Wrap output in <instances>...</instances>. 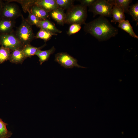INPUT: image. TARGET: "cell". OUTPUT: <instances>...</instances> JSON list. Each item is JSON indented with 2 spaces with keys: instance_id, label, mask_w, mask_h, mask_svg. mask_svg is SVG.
Segmentation results:
<instances>
[{
  "instance_id": "6da1fadb",
  "label": "cell",
  "mask_w": 138,
  "mask_h": 138,
  "mask_svg": "<svg viewBox=\"0 0 138 138\" xmlns=\"http://www.w3.org/2000/svg\"><path fill=\"white\" fill-rule=\"evenodd\" d=\"M84 31L99 41H106L115 37L118 33V29L114 27L104 17L98 18L88 23H85Z\"/></svg>"
},
{
  "instance_id": "7a4b0ae2",
  "label": "cell",
  "mask_w": 138,
  "mask_h": 138,
  "mask_svg": "<svg viewBox=\"0 0 138 138\" xmlns=\"http://www.w3.org/2000/svg\"><path fill=\"white\" fill-rule=\"evenodd\" d=\"M87 7L77 5L68 9L66 13L65 24H85L87 16Z\"/></svg>"
},
{
  "instance_id": "3957f363",
  "label": "cell",
  "mask_w": 138,
  "mask_h": 138,
  "mask_svg": "<svg viewBox=\"0 0 138 138\" xmlns=\"http://www.w3.org/2000/svg\"><path fill=\"white\" fill-rule=\"evenodd\" d=\"M22 20L20 26L17 27L14 34L23 46L30 44L35 38L32 26L27 21L22 15Z\"/></svg>"
},
{
  "instance_id": "277c9868",
  "label": "cell",
  "mask_w": 138,
  "mask_h": 138,
  "mask_svg": "<svg viewBox=\"0 0 138 138\" xmlns=\"http://www.w3.org/2000/svg\"><path fill=\"white\" fill-rule=\"evenodd\" d=\"M89 7V10L93 13L94 17L98 15L104 17L112 16V6L107 1L96 0Z\"/></svg>"
},
{
  "instance_id": "5b68a950",
  "label": "cell",
  "mask_w": 138,
  "mask_h": 138,
  "mask_svg": "<svg viewBox=\"0 0 138 138\" xmlns=\"http://www.w3.org/2000/svg\"><path fill=\"white\" fill-rule=\"evenodd\" d=\"M22 15L21 11L16 4L7 2L4 3L0 14V18L15 20Z\"/></svg>"
},
{
  "instance_id": "8992f818",
  "label": "cell",
  "mask_w": 138,
  "mask_h": 138,
  "mask_svg": "<svg viewBox=\"0 0 138 138\" xmlns=\"http://www.w3.org/2000/svg\"><path fill=\"white\" fill-rule=\"evenodd\" d=\"M55 61L66 68H71L74 67L85 68L79 65L76 59L66 52H59L56 54Z\"/></svg>"
},
{
  "instance_id": "52a82bcc",
  "label": "cell",
  "mask_w": 138,
  "mask_h": 138,
  "mask_svg": "<svg viewBox=\"0 0 138 138\" xmlns=\"http://www.w3.org/2000/svg\"><path fill=\"white\" fill-rule=\"evenodd\" d=\"M0 45L9 49L12 51L23 47L14 32L7 34H0Z\"/></svg>"
},
{
  "instance_id": "ba28073f",
  "label": "cell",
  "mask_w": 138,
  "mask_h": 138,
  "mask_svg": "<svg viewBox=\"0 0 138 138\" xmlns=\"http://www.w3.org/2000/svg\"><path fill=\"white\" fill-rule=\"evenodd\" d=\"M15 23V20L0 18V34H7L14 32L13 28Z\"/></svg>"
},
{
  "instance_id": "9c48e42d",
  "label": "cell",
  "mask_w": 138,
  "mask_h": 138,
  "mask_svg": "<svg viewBox=\"0 0 138 138\" xmlns=\"http://www.w3.org/2000/svg\"><path fill=\"white\" fill-rule=\"evenodd\" d=\"M34 4L49 13L59 7L55 0H35Z\"/></svg>"
},
{
  "instance_id": "30bf717a",
  "label": "cell",
  "mask_w": 138,
  "mask_h": 138,
  "mask_svg": "<svg viewBox=\"0 0 138 138\" xmlns=\"http://www.w3.org/2000/svg\"><path fill=\"white\" fill-rule=\"evenodd\" d=\"M63 9L58 7L49 13L51 17L58 24L63 26L66 17V13Z\"/></svg>"
},
{
  "instance_id": "8fae6325",
  "label": "cell",
  "mask_w": 138,
  "mask_h": 138,
  "mask_svg": "<svg viewBox=\"0 0 138 138\" xmlns=\"http://www.w3.org/2000/svg\"><path fill=\"white\" fill-rule=\"evenodd\" d=\"M22 48H19L13 51L11 53L9 60L15 64H22L27 58L24 54Z\"/></svg>"
},
{
  "instance_id": "7c38bea8",
  "label": "cell",
  "mask_w": 138,
  "mask_h": 138,
  "mask_svg": "<svg viewBox=\"0 0 138 138\" xmlns=\"http://www.w3.org/2000/svg\"><path fill=\"white\" fill-rule=\"evenodd\" d=\"M29 11L40 20L47 19L49 15V13L34 4L30 7Z\"/></svg>"
},
{
  "instance_id": "4fadbf2b",
  "label": "cell",
  "mask_w": 138,
  "mask_h": 138,
  "mask_svg": "<svg viewBox=\"0 0 138 138\" xmlns=\"http://www.w3.org/2000/svg\"><path fill=\"white\" fill-rule=\"evenodd\" d=\"M37 27L40 29L54 33H61L62 31L57 29L55 25L48 19L40 20Z\"/></svg>"
},
{
  "instance_id": "5bb4252c",
  "label": "cell",
  "mask_w": 138,
  "mask_h": 138,
  "mask_svg": "<svg viewBox=\"0 0 138 138\" xmlns=\"http://www.w3.org/2000/svg\"><path fill=\"white\" fill-rule=\"evenodd\" d=\"M123 10L115 6H112V15L113 17L111 22L116 24L125 20V16Z\"/></svg>"
},
{
  "instance_id": "9a60e30c",
  "label": "cell",
  "mask_w": 138,
  "mask_h": 138,
  "mask_svg": "<svg viewBox=\"0 0 138 138\" xmlns=\"http://www.w3.org/2000/svg\"><path fill=\"white\" fill-rule=\"evenodd\" d=\"M55 49L54 46L50 49L44 51L39 50L36 53L35 55L38 56L39 59L40 64L41 65L49 59L51 54L55 52Z\"/></svg>"
},
{
  "instance_id": "2e32d148",
  "label": "cell",
  "mask_w": 138,
  "mask_h": 138,
  "mask_svg": "<svg viewBox=\"0 0 138 138\" xmlns=\"http://www.w3.org/2000/svg\"><path fill=\"white\" fill-rule=\"evenodd\" d=\"M108 2L112 6H117L122 9L124 13H128L130 3L132 2L131 0H108Z\"/></svg>"
},
{
  "instance_id": "e0dca14e",
  "label": "cell",
  "mask_w": 138,
  "mask_h": 138,
  "mask_svg": "<svg viewBox=\"0 0 138 138\" xmlns=\"http://www.w3.org/2000/svg\"><path fill=\"white\" fill-rule=\"evenodd\" d=\"M46 45V44L45 43L41 47H36L29 44L24 46L22 48V50L27 58L28 57H30L35 55L38 51L41 50Z\"/></svg>"
},
{
  "instance_id": "ac0fdd59",
  "label": "cell",
  "mask_w": 138,
  "mask_h": 138,
  "mask_svg": "<svg viewBox=\"0 0 138 138\" xmlns=\"http://www.w3.org/2000/svg\"><path fill=\"white\" fill-rule=\"evenodd\" d=\"M118 27L128 33L131 36L138 38V36L134 32L132 27L128 20H124L119 23Z\"/></svg>"
},
{
  "instance_id": "d6986e66",
  "label": "cell",
  "mask_w": 138,
  "mask_h": 138,
  "mask_svg": "<svg viewBox=\"0 0 138 138\" xmlns=\"http://www.w3.org/2000/svg\"><path fill=\"white\" fill-rule=\"evenodd\" d=\"M57 34L40 29L38 32L35 38L43 39L45 42L50 40L53 36H57Z\"/></svg>"
},
{
  "instance_id": "ffe728a7",
  "label": "cell",
  "mask_w": 138,
  "mask_h": 138,
  "mask_svg": "<svg viewBox=\"0 0 138 138\" xmlns=\"http://www.w3.org/2000/svg\"><path fill=\"white\" fill-rule=\"evenodd\" d=\"M12 51L9 49L1 46L0 47V64L9 60Z\"/></svg>"
},
{
  "instance_id": "44dd1931",
  "label": "cell",
  "mask_w": 138,
  "mask_h": 138,
  "mask_svg": "<svg viewBox=\"0 0 138 138\" xmlns=\"http://www.w3.org/2000/svg\"><path fill=\"white\" fill-rule=\"evenodd\" d=\"M8 125L0 118V138H8L12 135V133L7 129L6 126Z\"/></svg>"
},
{
  "instance_id": "7402d4cb",
  "label": "cell",
  "mask_w": 138,
  "mask_h": 138,
  "mask_svg": "<svg viewBox=\"0 0 138 138\" xmlns=\"http://www.w3.org/2000/svg\"><path fill=\"white\" fill-rule=\"evenodd\" d=\"M6 2H16L20 3L22 6L23 11L25 13L27 12L30 7L34 4L35 0H7Z\"/></svg>"
},
{
  "instance_id": "603a6c76",
  "label": "cell",
  "mask_w": 138,
  "mask_h": 138,
  "mask_svg": "<svg viewBox=\"0 0 138 138\" xmlns=\"http://www.w3.org/2000/svg\"><path fill=\"white\" fill-rule=\"evenodd\" d=\"M128 13L132 17L133 20L136 21V26H137L138 23V3L130 6Z\"/></svg>"
},
{
  "instance_id": "cb8c5ba5",
  "label": "cell",
  "mask_w": 138,
  "mask_h": 138,
  "mask_svg": "<svg viewBox=\"0 0 138 138\" xmlns=\"http://www.w3.org/2000/svg\"><path fill=\"white\" fill-rule=\"evenodd\" d=\"M58 7L67 10L73 6L74 0H55Z\"/></svg>"
},
{
  "instance_id": "d4e9b609",
  "label": "cell",
  "mask_w": 138,
  "mask_h": 138,
  "mask_svg": "<svg viewBox=\"0 0 138 138\" xmlns=\"http://www.w3.org/2000/svg\"><path fill=\"white\" fill-rule=\"evenodd\" d=\"M27 12L29 14L27 18L26 19L27 21L31 26L35 25L37 26L40 20L30 12L29 9L28 10Z\"/></svg>"
},
{
  "instance_id": "484cf974",
  "label": "cell",
  "mask_w": 138,
  "mask_h": 138,
  "mask_svg": "<svg viewBox=\"0 0 138 138\" xmlns=\"http://www.w3.org/2000/svg\"><path fill=\"white\" fill-rule=\"evenodd\" d=\"M81 28V25L77 23L71 24L67 32V34L70 36L78 32Z\"/></svg>"
},
{
  "instance_id": "4316f807",
  "label": "cell",
  "mask_w": 138,
  "mask_h": 138,
  "mask_svg": "<svg viewBox=\"0 0 138 138\" xmlns=\"http://www.w3.org/2000/svg\"><path fill=\"white\" fill-rule=\"evenodd\" d=\"M96 0H81L79 1L80 3V4L82 6L89 7L96 1Z\"/></svg>"
},
{
  "instance_id": "83f0119b",
  "label": "cell",
  "mask_w": 138,
  "mask_h": 138,
  "mask_svg": "<svg viewBox=\"0 0 138 138\" xmlns=\"http://www.w3.org/2000/svg\"><path fill=\"white\" fill-rule=\"evenodd\" d=\"M4 3L2 0H0V14L4 6Z\"/></svg>"
}]
</instances>
